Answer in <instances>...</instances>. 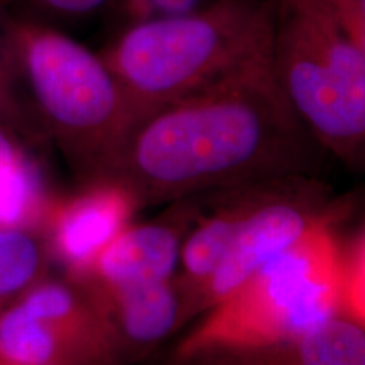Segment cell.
<instances>
[{
	"label": "cell",
	"mask_w": 365,
	"mask_h": 365,
	"mask_svg": "<svg viewBox=\"0 0 365 365\" xmlns=\"http://www.w3.org/2000/svg\"><path fill=\"white\" fill-rule=\"evenodd\" d=\"M323 153L282 95L271 61L149 113L103 176L148 207L271 178H318Z\"/></svg>",
	"instance_id": "cell-1"
},
{
	"label": "cell",
	"mask_w": 365,
	"mask_h": 365,
	"mask_svg": "<svg viewBox=\"0 0 365 365\" xmlns=\"http://www.w3.org/2000/svg\"><path fill=\"white\" fill-rule=\"evenodd\" d=\"M272 0H217L130 24L100 56L139 122L158 108L272 61Z\"/></svg>",
	"instance_id": "cell-2"
},
{
	"label": "cell",
	"mask_w": 365,
	"mask_h": 365,
	"mask_svg": "<svg viewBox=\"0 0 365 365\" xmlns=\"http://www.w3.org/2000/svg\"><path fill=\"white\" fill-rule=\"evenodd\" d=\"M4 29L46 134L85 181L103 176L139 124L115 75L100 53L54 27L22 19Z\"/></svg>",
	"instance_id": "cell-3"
},
{
	"label": "cell",
	"mask_w": 365,
	"mask_h": 365,
	"mask_svg": "<svg viewBox=\"0 0 365 365\" xmlns=\"http://www.w3.org/2000/svg\"><path fill=\"white\" fill-rule=\"evenodd\" d=\"M340 217L319 222L202 314L170 357L276 344L341 314L345 252L335 234Z\"/></svg>",
	"instance_id": "cell-4"
},
{
	"label": "cell",
	"mask_w": 365,
	"mask_h": 365,
	"mask_svg": "<svg viewBox=\"0 0 365 365\" xmlns=\"http://www.w3.org/2000/svg\"><path fill=\"white\" fill-rule=\"evenodd\" d=\"M272 71L319 148L365 173V58L327 0H272Z\"/></svg>",
	"instance_id": "cell-5"
},
{
	"label": "cell",
	"mask_w": 365,
	"mask_h": 365,
	"mask_svg": "<svg viewBox=\"0 0 365 365\" xmlns=\"http://www.w3.org/2000/svg\"><path fill=\"white\" fill-rule=\"evenodd\" d=\"M0 362L122 365L86 291L51 274L0 309Z\"/></svg>",
	"instance_id": "cell-6"
},
{
	"label": "cell",
	"mask_w": 365,
	"mask_h": 365,
	"mask_svg": "<svg viewBox=\"0 0 365 365\" xmlns=\"http://www.w3.org/2000/svg\"><path fill=\"white\" fill-rule=\"evenodd\" d=\"M327 186L313 176L289 178L249 227L237 237L225 257L193 293L196 312L205 314L235 293L264 264L294 245L314 225L341 213Z\"/></svg>",
	"instance_id": "cell-7"
},
{
	"label": "cell",
	"mask_w": 365,
	"mask_h": 365,
	"mask_svg": "<svg viewBox=\"0 0 365 365\" xmlns=\"http://www.w3.org/2000/svg\"><path fill=\"white\" fill-rule=\"evenodd\" d=\"M139 208V200L124 182L110 176L91 178L75 193L54 195L39 235L51 262L76 281L130 225Z\"/></svg>",
	"instance_id": "cell-8"
},
{
	"label": "cell",
	"mask_w": 365,
	"mask_h": 365,
	"mask_svg": "<svg viewBox=\"0 0 365 365\" xmlns=\"http://www.w3.org/2000/svg\"><path fill=\"white\" fill-rule=\"evenodd\" d=\"M203 203V195L188 196L168 203L153 220L132 222L75 282L95 293H117L175 277L180 271L182 244Z\"/></svg>",
	"instance_id": "cell-9"
},
{
	"label": "cell",
	"mask_w": 365,
	"mask_h": 365,
	"mask_svg": "<svg viewBox=\"0 0 365 365\" xmlns=\"http://www.w3.org/2000/svg\"><path fill=\"white\" fill-rule=\"evenodd\" d=\"M85 291L93 301L122 365L149 357L198 317L193 294L178 274L158 284L117 293Z\"/></svg>",
	"instance_id": "cell-10"
},
{
	"label": "cell",
	"mask_w": 365,
	"mask_h": 365,
	"mask_svg": "<svg viewBox=\"0 0 365 365\" xmlns=\"http://www.w3.org/2000/svg\"><path fill=\"white\" fill-rule=\"evenodd\" d=\"M181 360L191 365H365V328L336 314L294 339L210 350Z\"/></svg>",
	"instance_id": "cell-11"
},
{
	"label": "cell",
	"mask_w": 365,
	"mask_h": 365,
	"mask_svg": "<svg viewBox=\"0 0 365 365\" xmlns=\"http://www.w3.org/2000/svg\"><path fill=\"white\" fill-rule=\"evenodd\" d=\"M49 267L51 257L43 237L36 232L0 227V309L48 276Z\"/></svg>",
	"instance_id": "cell-12"
},
{
	"label": "cell",
	"mask_w": 365,
	"mask_h": 365,
	"mask_svg": "<svg viewBox=\"0 0 365 365\" xmlns=\"http://www.w3.org/2000/svg\"><path fill=\"white\" fill-rule=\"evenodd\" d=\"M0 122L26 144H43L49 139L27 97L4 26H0Z\"/></svg>",
	"instance_id": "cell-13"
},
{
	"label": "cell",
	"mask_w": 365,
	"mask_h": 365,
	"mask_svg": "<svg viewBox=\"0 0 365 365\" xmlns=\"http://www.w3.org/2000/svg\"><path fill=\"white\" fill-rule=\"evenodd\" d=\"M341 314L365 328V234L345 252Z\"/></svg>",
	"instance_id": "cell-14"
},
{
	"label": "cell",
	"mask_w": 365,
	"mask_h": 365,
	"mask_svg": "<svg viewBox=\"0 0 365 365\" xmlns=\"http://www.w3.org/2000/svg\"><path fill=\"white\" fill-rule=\"evenodd\" d=\"M200 0H122V12L130 24L154 17L182 16L198 9Z\"/></svg>",
	"instance_id": "cell-15"
},
{
	"label": "cell",
	"mask_w": 365,
	"mask_h": 365,
	"mask_svg": "<svg viewBox=\"0 0 365 365\" xmlns=\"http://www.w3.org/2000/svg\"><path fill=\"white\" fill-rule=\"evenodd\" d=\"M34 163L24 140L0 122V185Z\"/></svg>",
	"instance_id": "cell-16"
},
{
	"label": "cell",
	"mask_w": 365,
	"mask_h": 365,
	"mask_svg": "<svg viewBox=\"0 0 365 365\" xmlns=\"http://www.w3.org/2000/svg\"><path fill=\"white\" fill-rule=\"evenodd\" d=\"M336 21L365 58V12L357 0H327Z\"/></svg>",
	"instance_id": "cell-17"
},
{
	"label": "cell",
	"mask_w": 365,
	"mask_h": 365,
	"mask_svg": "<svg viewBox=\"0 0 365 365\" xmlns=\"http://www.w3.org/2000/svg\"><path fill=\"white\" fill-rule=\"evenodd\" d=\"M53 11L68 14V16H83V14L97 11L108 0H39Z\"/></svg>",
	"instance_id": "cell-18"
},
{
	"label": "cell",
	"mask_w": 365,
	"mask_h": 365,
	"mask_svg": "<svg viewBox=\"0 0 365 365\" xmlns=\"http://www.w3.org/2000/svg\"><path fill=\"white\" fill-rule=\"evenodd\" d=\"M163 365H191L190 362H186V360H181V359H173V357H170L166 360V362H164Z\"/></svg>",
	"instance_id": "cell-19"
},
{
	"label": "cell",
	"mask_w": 365,
	"mask_h": 365,
	"mask_svg": "<svg viewBox=\"0 0 365 365\" xmlns=\"http://www.w3.org/2000/svg\"><path fill=\"white\" fill-rule=\"evenodd\" d=\"M359 2V6H360V9H362V11L365 12V0H357Z\"/></svg>",
	"instance_id": "cell-20"
},
{
	"label": "cell",
	"mask_w": 365,
	"mask_h": 365,
	"mask_svg": "<svg viewBox=\"0 0 365 365\" xmlns=\"http://www.w3.org/2000/svg\"><path fill=\"white\" fill-rule=\"evenodd\" d=\"M0 365H16V364H6V362H0Z\"/></svg>",
	"instance_id": "cell-21"
}]
</instances>
